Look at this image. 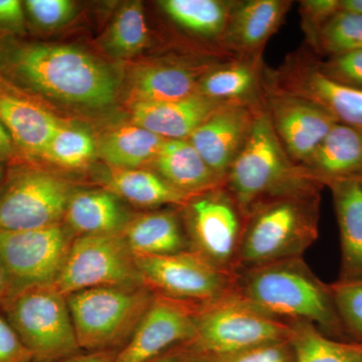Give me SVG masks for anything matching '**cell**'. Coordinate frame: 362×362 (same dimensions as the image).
Returning a JSON list of instances; mask_svg holds the SVG:
<instances>
[{"instance_id":"cell-17","label":"cell","mask_w":362,"mask_h":362,"mask_svg":"<svg viewBox=\"0 0 362 362\" xmlns=\"http://www.w3.org/2000/svg\"><path fill=\"white\" fill-rule=\"evenodd\" d=\"M0 120L26 160L42 159L64 121L39 97L23 90L0 73Z\"/></svg>"},{"instance_id":"cell-47","label":"cell","mask_w":362,"mask_h":362,"mask_svg":"<svg viewBox=\"0 0 362 362\" xmlns=\"http://www.w3.org/2000/svg\"><path fill=\"white\" fill-rule=\"evenodd\" d=\"M192 362H209L204 358H199V357H194V361Z\"/></svg>"},{"instance_id":"cell-15","label":"cell","mask_w":362,"mask_h":362,"mask_svg":"<svg viewBox=\"0 0 362 362\" xmlns=\"http://www.w3.org/2000/svg\"><path fill=\"white\" fill-rule=\"evenodd\" d=\"M199 306L156 295L129 341L117 352L115 362H149L192 342Z\"/></svg>"},{"instance_id":"cell-36","label":"cell","mask_w":362,"mask_h":362,"mask_svg":"<svg viewBox=\"0 0 362 362\" xmlns=\"http://www.w3.org/2000/svg\"><path fill=\"white\" fill-rule=\"evenodd\" d=\"M319 71L338 84L362 90V49L331 56L327 61L316 59Z\"/></svg>"},{"instance_id":"cell-24","label":"cell","mask_w":362,"mask_h":362,"mask_svg":"<svg viewBox=\"0 0 362 362\" xmlns=\"http://www.w3.org/2000/svg\"><path fill=\"white\" fill-rule=\"evenodd\" d=\"M329 187L339 228L341 264L338 280L362 279V176L332 181Z\"/></svg>"},{"instance_id":"cell-34","label":"cell","mask_w":362,"mask_h":362,"mask_svg":"<svg viewBox=\"0 0 362 362\" xmlns=\"http://www.w3.org/2000/svg\"><path fill=\"white\" fill-rule=\"evenodd\" d=\"M343 329L351 341L362 342V279L330 284Z\"/></svg>"},{"instance_id":"cell-46","label":"cell","mask_w":362,"mask_h":362,"mask_svg":"<svg viewBox=\"0 0 362 362\" xmlns=\"http://www.w3.org/2000/svg\"><path fill=\"white\" fill-rule=\"evenodd\" d=\"M6 170H4V166L0 163V187H1L2 182L4 180V176H6Z\"/></svg>"},{"instance_id":"cell-22","label":"cell","mask_w":362,"mask_h":362,"mask_svg":"<svg viewBox=\"0 0 362 362\" xmlns=\"http://www.w3.org/2000/svg\"><path fill=\"white\" fill-rule=\"evenodd\" d=\"M262 56L223 59L202 78L197 94L218 101L262 106L265 71Z\"/></svg>"},{"instance_id":"cell-33","label":"cell","mask_w":362,"mask_h":362,"mask_svg":"<svg viewBox=\"0 0 362 362\" xmlns=\"http://www.w3.org/2000/svg\"><path fill=\"white\" fill-rule=\"evenodd\" d=\"M313 49L330 56L362 49V14L338 11L321 28Z\"/></svg>"},{"instance_id":"cell-11","label":"cell","mask_w":362,"mask_h":362,"mask_svg":"<svg viewBox=\"0 0 362 362\" xmlns=\"http://www.w3.org/2000/svg\"><path fill=\"white\" fill-rule=\"evenodd\" d=\"M52 286L66 297L93 288L143 284L135 257L120 233L75 238Z\"/></svg>"},{"instance_id":"cell-6","label":"cell","mask_w":362,"mask_h":362,"mask_svg":"<svg viewBox=\"0 0 362 362\" xmlns=\"http://www.w3.org/2000/svg\"><path fill=\"white\" fill-rule=\"evenodd\" d=\"M154 296L145 286L93 288L66 296L81 349L118 352L123 349Z\"/></svg>"},{"instance_id":"cell-48","label":"cell","mask_w":362,"mask_h":362,"mask_svg":"<svg viewBox=\"0 0 362 362\" xmlns=\"http://www.w3.org/2000/svg\"><path fill=\"white\" fill-rule=\"evenodd\" d=\"M0 49H1V45H0Z\"/></svg>"},{"instance_id":"cell-20","label":"cell","mask_w":362,"mask_h":362,"mask_svg":"<svg viewBox=\"0 0 362 362\" xmlns=\"http://www.w3.org/2000/svg\"><path fill=\"white\" fill-rule=\"evenodd\" d=\"M230 104L238 103L194 94L178 101L132 104L131 114L133 123L154 134L165 139L187 140L207 119Z\"/></svg>"},{"instance_id":"cell-10","label":"cell","mask_w":362,"mask_h":362,"mask_svg":"<svg viewBox=\"0 0 362 362\" xmlns=\"http://www.w3.org/2000/svg\"><path fill=\"white\" fill-rule=\"evenodd\" d=\"M142 284L156 295L206 305L237 291V273L214 266L194 251L135 257Z\"/></svg>"},{"instance_id":"cell-45","label":"cell","mask_w":362,"mask_h":362,"mask_svg":"<svg viewBox=\"0 0 362 362\" xmlns=\"http://www.w3.org/2000/svg\"><path fill=\"white\" fill-rule=\"evenodd\" d=\"M11 294V288L1 266H0V304Z\"/></svg>"},{"instance_id":"cell-35","label":"cell","mask_w":362,"mask_h":362,"mask_svg":"<svg viewBox=\"0 0 362 362\" xmlns=\"http://www.w3.org/2000/svg\"><path fill=\"white\" fill-rule=\"evenodd\" d=\"M26 21L42 32L63 28L77 14V6L70 0H26Z\"/></svg>"},{"instance_id":"cell-43","label":"cell","mask_w":362,"mask_h":362,"mask_svg":"<svg viewBox=\"0 0 362 362\" xmlns=\"http://www.w3.org/2000/svg\"><path fill=\"white\" fill-rule=\"evenodd\" d=\"M117 351H82L61 362H115Z\"/></svg>"},{"instance_id":"cell-19","label":"cell","mask_w":362,"mask_h":362,"mask_svg":"<svg viewBox=\"0 0 362 362\" xmlns=\"http://www.w3.org/2000/svg\"><path fill=\"white\" fill-rule=\"evenodd\" d=\"M292 4L288 0L235 2L221 49L230 57L263 54L267 42L282 25Z\"/></svg>"},{"instance_id":"cell-25","label":"cell","mask_w":362,"mask_h":362,"mask_svg":"<svg viewBox=\"0 0 362 362\" xmlns=\"http://www.w3.org/2000/svg\"><path fill=\"white\" fill-rule=\"evenodd\" d=\"M301 166L324 187L332 181L362 176V133L335 124Z\"/></svg>"},{"instance_id":"cell-31","label":"cell","mask_w":362,"mask_h":362,"mask_svg":"<svg viewBox=\"0 0 362 362\" xmlns=\"http://www.w3.org/2000/svg\"><path fill=\"white\" fill-rule=\"evenodd\" d=\"M150 45V33L141 1L124 4L114 16L104 37V47L112 56L129 59Z\"/></svg>"},{"instance_id":"cell-39","label":"cell","mask_w":362,"mask_h":362,"mask_svg":"<svg viewBox=\"0 0 362 362\" xmlns=\"http://www.w3.org/2000/svg\"><path fill=\"white\" fill-rule=\"evenodd\" d=\"M0 362H33L32 354L2 314H0Z\"/></svg>"},{"instance_id":"cell-38","label":"cell","mask_w":362,"mask_h":362,"mask_svg":"<svg viewBox=\"0 0 362 362\" xmlns=\"http://www.w3.org/2000/svg\"><path fill=\"white\" fill-rule=\"evenodd\" d=\"M341 11L340 0H303L300 1V16L307 42L314 47L321 28Z\"/></svg>"},{"instance_id":"cell-44","label":"cell","mask_w":362,"mask_h":362,"mask_svg":"<svg viewBox=\"0 0 362 362\" xmlns=\"http://www.w3.org/2000/svg\"><path fill=\"white\" fill-rule=\"evenodd\" d=\"M341 11L362 14V0H340Z\"/></svg>"},{"instance_id":"cell-1","label":"cell","mask_w":362,"mask_h":362,"mask_svg":"<svg viewBox=\"0 0 362 362\" xmlns=\"http://www.w3.org/2000/svg\"><path fill=\"white\" fill-rule=\"evenodd\" d=\"M0 73L35 96L88 110L115 103L120 84L110 66L66 45H1Z\"/></svg>"},{"instance_id":"cell-23","label":"cell","mask_w":362,"mask_h":362,"mask_svg":"<svg viewBox=\"0 0 362 362\" xmlns=\"http://www.w3.org/2000/svg\"><path fill=\"white\" fill-rule=\"evenodd\" d=\"M133 216L123 199L105 188L77 189L66 206L63 223L74 238L120 235Z\"/></svg>"},{"instance_id":"cell-2","label":"cell","mask_w":362,"mask_h":362,"mask_svg":"<svg viewBox=\"0 0 362 362\" xmlns=\"http://www.w3.org/2000/svg\"><path fill=\"white\" fill-rule=\"evenodd\" d=\"M238 293L269 315L286 322L314 324L324 334L351 341L338 316L330 284L303 258L285 259L237 272Z\"/></svg>"},{"instance_id":"cell-26","label":"cell","mask_w":362,"mask_h":362,"mask_svg":"<svg viewBox=\"0 0 362 362\" xmlns=\"http://www.w3.org/2000/svg\"><path fill=\"white\" fill-rule=\"evenodd\" d=\"M151 165L171 187L187 194H202L225 185L188 140L166 139Z\"/></svg>"},{"instance_id":"cell-13","label":"cell","mask_w":362,"mask_h":362,"mask_svg":"<svg viewBox=\"0 0 362 362\" xmlns=\"http://www.w3.org/2000/svg\"><path fill=\"white\" fill-rule=\"evenodd\" d=\"M264 78L279 89L318 104L338 122L362 133V90L338 84L324 76L316 59L306 52L290 54L277 70L265 68Z\"/></svg>"},{"instance_id":"cell-4","label":"cell","mask_w":362,"mask_h":362,"mask_svg":"<svg viewBox=\"0 0 362 362\" xmlns=\"http://www.w3.org/2000/svg\"><path fill=\"white\" fill-rule=\"evenodd\" d=\"M317 182L320 183L287 156L263 105L257 112L244 148L225 178V187L245 218L264 199Z\"/></svg>"},{"instance_id":"cell-7","label":"cell","mask_w":362,"mask_h":362,"mask_svg":"<svg viewBox=\"0 0 362 362\" xmlns=\"http://www.w3.org/2000/svg\"><path fill=\"white\" fill-rule=\"evenodd\" d=\"M33 362H61L80 354L66 296L52 285L11 293L0 304Z\"/></svg>"},{"instance_id":"cell-32","label":"cell","mask_w":362,"mask_h":362,"mask_svg":"<svg viewBox=\"0 0 362 362\" xmlns=\"http://www.w3.org/2000/svg\"><path fill=\"white\" fill-rule=\"evenodd\" d=\"M98 145L90 133L64 123L47 145L42 160L66 169L87 168L94 159Z\"/></svg>"},{"instance_id":"cell-30","label":"cell","mask_w":362,"mask_h":362,"mask_svg":"<svg viewBox=\"0 0 362 362\" xmlns=\"http://www.w3.org/2000/svg\"><path fill=\"white\" fill-rule=\"evenodd\" d=\"M290 323L295 362H362V342L334 339L305 321Z\"/></svg>"},{"instance_id":"cell-29","label":"cell","mask_w":362,"mask_h":362,"mask_svg":"<svg viewBox=\"0 0 362 362\" xmlns=\"http://www.w3.org/2000/svg\"><path fill=\"white\" fill-rule=\"evenodd\" d=\"M165 140L133 123L107 133L98 144V153L111 168L137 169L151 165Z\"/></svg>"},{"instance_id":"cell-42","label":"cell","mask_w":362,"mask_h":362,"mask_svg":"<svg viewBox=\"0 0 362 362\" xmlns=\"http://www.w3.org/2000/svg\"><path fill=\"white\" fill-rule=\"evenodd\" d=\"M194 356L188 343L177 345L149 362H192Z\"/></svg>"},{"instance_id":"cell-40","label":"cell","mask_w":362,"mask_h":362,"mask_svg":"<svg viewBox=\"0 0 362 362\" xmlns=\"http://www.w3.org/2000/svg\"><path fill=\"white\" fill-rule=\"evenodd\" d=\"M26 30L23 2L20 0H0V35H21Z\"/></svg>"},{"instance_id":"cell-27","label":"cell","mask_w":362,"mask_h":362,"mask_svg":"<svg viewBox=\"0 0 362 362\" xmlns=\"http://www.w3.org/2000/svg\"><path fill=\"white\" fill-rule=\"evenodd\" d=\"M103 182L105 189L124 202L148 211L183 206L194 197L175 189L152 169L111 168Z\"/></svg>"},{"instance_id":"cell-37","label":"cell","mask_w":362,"mask_h":362,"mask_svg":"<svg viewBox=\"0 0 362 362\" xmlns=\"http://www.w3.org/2000/svg\"><path fill=\"white\" fill-rule=\"evenodd\" d=\"M209 362H295L294 349L290 339L266 343L259 346L206 359Z\"/></svg>"},{"instance_id":"cell-5","label":"cell","mask_w":362,"mask_h":362,"mask_svg":"<svg viewBox=\"0 0 362 362\" xmlns=\"http://www.w3.org/2000/svg\"><path fill=\"white\" fill-rule=\"evenodd\" d=\"M291 333V323L262 311L237 290L199 306L195 337L188 345L194 357L211 359L288 340Z\"/></svg>"},{"instance_id":"cell-16","label":"cell","mask_w":362,"mask_h":362,"mask_svg":"<svg viewBox=\"0 0 362 362\" xmlns=\"http://www.w3.org/2000/svg\"><path fill=\"white\" fill-rule=\"evenodd\" d=\"M225 59L218 56L156 59L131 71L128 94L135 103L178 101L197 94L202 78Z\"/></svg>"},{"instance_id":"cell-21","label":"cell","mask_w":362,"mask_h":362,"mask_svg":"<svg viewBox=\"0 0 362 362\" xmlns=\"http://www.w3.org/2000/svg\"><path fill=\"white\" fill-rule=\"evenodd\" d=\"M133 256H168L192 251L180 207L133 216L121 233Z\"/></svg>"},{"instance_id":"cell-41","label":"cell","mask_w":362,"mask_h":362,"mask_svg":"<svg viewBox=\"0 0 362 362\" xmlns=\"http://www.w3.org/2000/svg\"><path fill=\"white\" fill-rule=\"evenodd\" d=\"M25 159L21 156L11 133L0 120V163L11 164Z\"/></svg>"},{"instance_id":"cell-12","label":"cell","mask_w":362,"mask_h":362,"mask_svg":"<svg viewBox=\"0 0 362 362\" xmlns=\"http://www.w3.org/2000/svg\"><path fill=\"white\" fill-rule=\"evenodd\" d=\"M74 239L64 223L18 232L0 230V266L11 294L54 284Z\"/></svg>"},{"instance_id":"cell-14","label":"cell","mask_w":362,"mask_h":362,"mask_svg":"<svg viewBox=\"0 0 362 362\" xmlns=\"http://www.w3.org/2000/svg\"><path fill=\"white\" fill-rule=\"evenodd\" d=\"M263 105L283 148L301 165L313 153L331 128L338 123L314 102L271 85L264 78Z\"/></svg>"},{"instance_id":"cell-3","label":"cell","mask_w":362,"mask_h":362,"mask_svg":"<svg viewBox=\"0 0 362 362\" xmlns=\"http://www.w3.org/2000/svg\"><path fill=\"white\" fill-rule=\"evenodd\" d=\"M323 187L313 183L252 206L245 218L237 272L303 258L318 239Z\"/></svg>"},{"instance_id":"cell-8","label":"cell","mask_w":362,"mask_h":362,"mask_svg":"<svg viewBox=\"0 0 362 362\" xmlns=\"http://www.w3.org/2000/svg\"><path fill=\"white\" fill-rule=\"evenodd\" d=\"M8 165L0 187V230L18 232L63 223L77 190L75 185L26 159Z\"/></svg>"},{"instance_id":"cell-9","label":"cell","mask_w":362,"mask_h":362,"mask_svg":"<svg viewBox=\"0 0 362 362\" xmlns=\"http://www.w3.org/2000/svg\"><path fill=\"white\" fill-rule=\"evenodd\" d=\"M180 209L192 251L237 273L245 216L225 185L194 195Z\"/></svg>"},{"instance_id":"cell-28","label":"cell","mask_w":362,"mask_h":362,"mask_svg":"<svg viewBox=\"0 0 362 362\" xmlns=\"http://www.w3.org/2000/svg\"><path fill=\"white\" fill-rule=\"evenodd\" d=\"M235 2V0H161L157 4L176 25L201 39L216 42L221 49V40Z\"/></svg>"},{"instance_id":"cell-18","label":"cell","mask_w":362,"mask_h":362,"mask_svg":"<svg viewBox=\"0 0 362 362\" xmlns=\"http://www.w3.org/2000/svg\"><path fill=\"white\" fill-rule=\"evenodd\" d=\"M263 107L230 104L214 113L188 138L207 165L225 180L228 169L251 134L257 112Z\"/></svg>"}]
</instances>
